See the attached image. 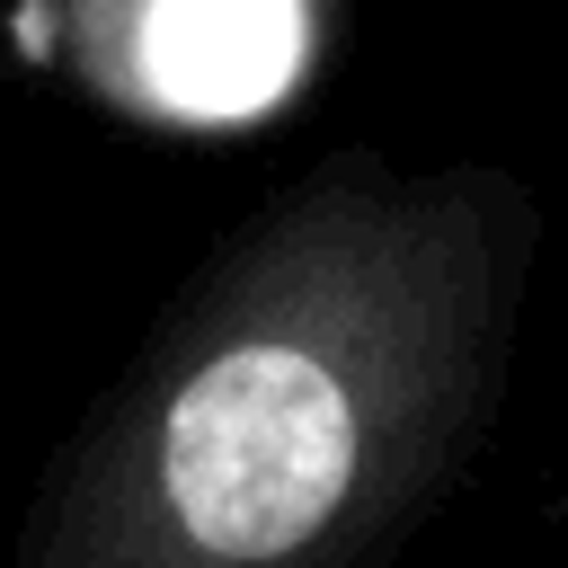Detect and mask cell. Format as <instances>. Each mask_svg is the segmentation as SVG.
<instances>
[{"instance_id":"cell-2","label":"cell","mask_w":568,"mask_h":568,"mask_svg":"<svg viewBox=\"0 0 568 568\" xmlns=\"http://www.w3.org/2000/svg\"><path fill=\"white\" fill-rule=\"evenodd\" d=\"M142 71L186 115H257L302 71V0H151Z\"/></svg>"},{"instance_id":"cell-1","label":"cell","mask_w":568,"mask_h":568,"mask_svg":"<svg viewBox=\"0 0 568 568\" xmlns=\"http://www.w3.org/2000/svg\"><path fill=\"white\" fill-rule=\"evenodd\" d=\"M169 506L222 559L311 541L355 479L346 382L302 346H231L169 408Z\"/></svg>"}]
</instances>
